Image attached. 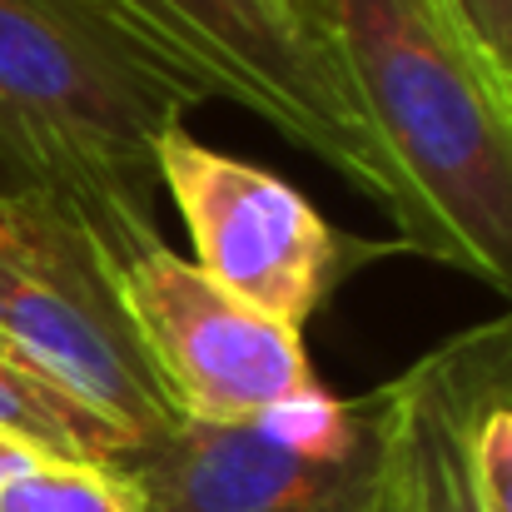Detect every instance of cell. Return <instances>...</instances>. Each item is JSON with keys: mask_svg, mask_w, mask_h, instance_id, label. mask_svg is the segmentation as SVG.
<instances>
[{"mask_svg": "<svg viewBox=\"0 0 512 512\" xmlns=\"http://www.w3.org/2000/svg\"><path fill=\"white\" fill-rule=\"evenodd\" d=\"M498 343H503V353L512 358V319H508V324H498Z\"/></svg>", "mask_w": 512, "mask_h": 512, "instance_id": "obj_15", "label": "cell"}, {"mask_svg": "<svg viewBox=\"0 0 512 512\" xmlns=\"http://www.w3.org/2000/svg\"><path fill=\"white\" fill-rule=\"evenodd\" d=\"M393 393L408 512H478L463 453V388L453 343L418 358L403 378H393Z\"/></svg>", "mask_w": 512, "mask_h": 512, "instance_id": "obj_8", "label": "cell"}, {"mask_svg": "<svg viewBox=\"0 0 512 512\" xmlns=\"http://www.w3.org/2000/svg\"><path fill=\"white\" fill-rule=\"evenodd\" d=\"M398 448V393L348 453L314 458L259 423L179 418L160 438L130 448L115 473L140 512H373Z\"/></svg>", "mask_w": 512, "mask_h": 512, "instance_id": "obj_7", "label": "cell"}, {"mask_svg": "<svg viewBox=\"0 0 512 512\" xmlns=\"http://www.w3.org/2000/svg\"><path fill=\"white\" fill-rule=\"evenodd\" d=\"M0 438H15L45 458L100 463V468H115L130 453V443L110 423H100L90 408L65 398L50 378H40L10 348L5 334H0Z\"/></svg>", "mask_w": 512, "mask_h": 512, "instance_id": "obj_9", "label": "cell"}, {"mask_svg": "<svg viewBox=\"0 0 512 512\" xmlns=\"http://www.w3.org/2000/svg\"><path fill=\"white\" fill-rule=\"evenodd\" d=\"M458 40L512 100V0H438Z\"/></svg>", "mask_w": 512, "mask_h": 512, "instance_id": "obj_12", "label": "cell"}, {"mask_svg": "<svg viewBox=\"0 0 512 512\" xmlns=\"http://www.w3.org/2000/svg\"><path fill=\"white\" fill-rule=\"evenodd\" d=\"M0 269L10 274L0 334L40 378L110 423L130 448L179 423L125 314L110 259L65 209L0 184Z\"/></svg>", "mask_w": 512, "mask_h": 512, "instance_id": "obj_4", "label": "cell"}, {"mask_svg": "<svg viewBox=\"0 0 512 512\" xmlns=\"http://www.w3.org/2000/svg\"><path fill=\"white\" fill-rule=\"evenodd\" d=\"M125 55L155 70L194 105L229 100L259 115L294 150L343 174L358 194L388 209L408 254L438 259L443 244L383 155L348 70L334 50L309 40L279 0H70Z\"/></svg>", "mask_w": 512, "mask_h": 512, "instance_id": "obj_3", "label": "cell"}, {"mask_svg": "<svg viewBox=\"0 0 512 512\" xmlns=\"http://www.w3.org/2000/svg\"><path fill=\"white\" fill-rule=\"evenodd\" d=\"M373 512H408V493H403V468H398V448H393V468H388V483H383V498Z\"/></svg>", "mask_w": 512, "mask_h": 512, "instance_id": "obj_14", "label": "cell"}, {"mask_svg": "<svg viewBox=\"0 0 512 512\" xmlns=\"http://www.w3.org/2000/svg\"><path fill=\"white\" fill-rule=\"evenodd\" d=\"M0 512H140L115 468L35 453L0 478Z\"/></svg>", "mask_w": 512, "mask_h": 512, "instance_id": "obj_10", "label": "cell"}, {"mask_svg": "<svg viewBox=\"0 0 512 512\" xmlns=\"http://www.w3.org/2000/svg\"><path fill=\"white\" fill-rule=\"evenodd\" d=\"M155 165L194 239V269L284 329H304L358 264L388 254V244L334 234L289 179L209 150L184 125L160 135Z\"/></svg>", "mask_w": 512, "mask_h": 512, "instance_id": "obj_5", "label": "cell"}, {"mask_svg": "<svg viewBox=\"0 0 512 512\" xmlns=\"http://www.w3.org/2000/svg\"><path fill=\"white\" fill-rule=\"evenodd\" d=\"M458 388H463V453H468V483L478 512H512V398L478 403L463 383V368H458Z\"/></svg>", "mask_w": 512, "mask_h": 512, "instance_id": "obj_11", "label": "cell"}, {"mask_svg": "<svg viewBox=\"0 0 512 512\" xmlns=\"http://www.w3.org/2000/svg\"><path fill=\"white\" fill-rule=\"evenodd\" d=\"M194 110L70 0H0V184L65 209L120 274L160 234V135Z\"/></svg>", "mask_w": 512, "mask_h": 512, "instance_id": "obj_1", "label": "cell"}, {"mask_svg": "<svg viewBox=\"0 0 512 512\" xmlns=\"http://www.w3.org/2000/svg\"><path fill=\"white\" fill-rule=\"evenodd\" d=\"M348 85L443 264L512 304V100L458 40L438 0H329Z\"/></svg>", "mask_w": 512, "mask_h": 512, "instance_id": "obj_2", "label": "cell"}, {"mask_svg": "<svg viewBox=\"0 0 512 512\" xmlns=\"http://www.w3.org/2000/svg\"><path fill=\"white\" fill-rule=\"evenodd\" d=\"M5 289H10V274L0 269V314H5Z\"/></svg>", "mask_w": 512, "mask_h": 512, "instance_id": "obj_16", "label": "cell"}, {"mask_svg": "<svg viewBox=\"0 0 512 512\" xmlns=\"http://www.w3.org/2000/svg\"><path fill=\"white\" fill-rule=\"evenodd\" d=\"M279 5L294 15V25H299L309 40H319L324 50L339 55V45H334V20H329V0H279Z\"/></svg>", "mask_w": 512, "mask_h": 512, "instance_id": "obj_13", "label": "cell"}, {"mask_svg": "<svg viewBox=\"0 0 512 512\" xmlns=\"http://www.w3.org/2000/svg\"><path fill=\"white\" fill-rule=\"evenodd\" d=\"M115 284L179 418L254 423L319 383L299 329L239 304L170 244L140 249Z\"/></svg>", "mask_w": 512, "mask_h": 512, "instance_id": "obj_6", "label": "cell"}]
</instances>
